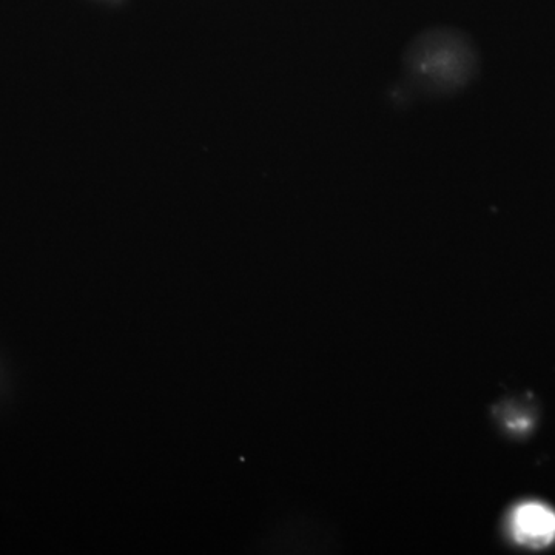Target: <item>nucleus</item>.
I'll return each mask as SVG.
<instances>
[{"label": "nucleus", "instance_id": "obj_1", "mask_svg": "<svg viewBox=\"0 0 555 555\" xmlns=\"http://www.w3.org/2000/svg\"><path fill=\"white\" fill-rule=\"evenodd\" d=\"M511 529L515 540L523 545H549L555 539V512L542 503H525L512 514Z\"/></svg>", "mask_w": 555, "mask_h": 555}]
</instances>
